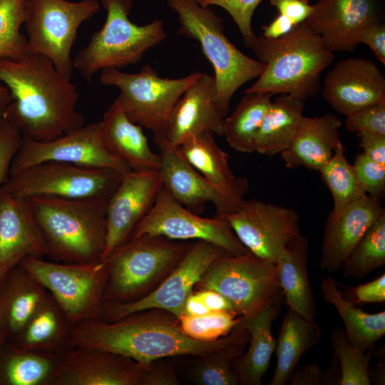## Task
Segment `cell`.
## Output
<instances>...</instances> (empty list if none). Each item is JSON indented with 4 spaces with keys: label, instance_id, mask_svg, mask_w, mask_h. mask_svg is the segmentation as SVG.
I'll list each match as a JSON object with an SVG mask.
<instances>
[{
    "label": "cell",
    "instance_id": "6da1fadb",
    "mask_svg": "<svg viewBox=\"0 0 385 385\" xmlns=\"http://www.w3.org/2000/svg\"><path fill=\"white\" fill-rule=\"evenodd\" d=\"M0 83L12 98L2 118L24 138L48 141L85 125L76 86L43 56L0 59Z\"/></svg>",
    "mask_w": 385,
    "mask_h": 385
},
{
    "label": "cell",
    "instance_id": "7a4b0ae2",
    "mask_svg": "<svg viewBox=\"0 0 385 385\" xmlns=\"http://www.w3.org/2000/svg\"><path fill=\"white\" fill-rule=\"evenodd\" d=\"M249 339L245 329H233L217 340L202 342L182 331L178 319L159 309L134 312L112 322L88 320L73 327V349L112 351L143 366L166 357L198 356Z\"/></svg>",
    "mask_w": 385,
    "mask_h": 385
},
{
    "label": "cell",
    "instance_id": "3957f363",
    "mask_svg": "<svg viewBox=\"0 0 385 385\" xmlns=\"http://www.w3.org/2000/svg\"><path fill=\"white\" fill-rule=\"evenodd\" d=\"M51 261H101L106 245L108 200L54 197L29 198Z\"/></svg>",
    "mask_w": 385,
    "mask_h": 385
},
{
    "label": "cell",
    "instance_id": "277c9868",
    "mask_svg": "<svg viewBox=\"0 0 385 385\" xmlns=\"http://www.w3.org/2000/svg\"><path fill=\"white\" fill-rule=\"evenodd\" d=\"M251 49L265 69L243 93L291 94L306 101L318 94L321 73L334 60L333 53L304 22L277 38L257 37Z\"/></svg>",
    "mask_w": 385,
    "mask_h": 385
},
{
    "label": "cell",
    "instance_id": "5b68a950",
    "mask_svg": "<svg viewBox=\"0 0 385 385\" xmlns=\"http://www.w3.org/2000/svg\"><path fill=\"white\" fill-rule=\"evenodd\" d=\"M178 16L177 33L196 40L213 67L218 106L226 117L235 92L265 71L262 62L250 58L227 37L222 19L197 0H165Z\"/></svg>",
    "mask_w": 385,
    "mask_h": 385
},
{
    "label": "cell",
    "instance_id": "8992f818",
    "mask_svg": "<svg viewBox=\"0 0 385 385\" xmlns=\"http://www.w3.org/2000/svg\"><path fill=\"white\" fill-rule=\"evenodd\" d=\"M190 245L163 236L144 235L118 246L104 260L107 268L104 302H130L147 295L174 269Z\"/></svg>",
    "mask_w": 385,
    "mask_h": 385
},
{
    "label": "cell",
    "instance_id": "52a82bcc",
    "mask_svg": "<svg viewBox=\"0 0 385 385\" xmlns=\"http://www.w3.org/2000/svg\"><path fill=\"white\" fill-rule=\"evenodd\" d=\"M100 3L106 11L104 24L73 58L74 69L89 83L103 69H120L140 61L148 49L166 38L160 19L144 25L130 20L133 0H101Z\"/></svg>",
    "mask_w": 385,
    "mask_h": 385
},
{
    "label": "cell",
    "instance_id": "ba28073f",
    "mask_svg": "<svg viewBox=\"0 0 385 385\" xmlns=\"http://www.w3.org/2000/svg\"><path fill=\"white\" fill-rule=\"evenodd\" d=\"M98 0H26L24 26L27 53L49 59L71 80V51L81 24L100 9Z\"/></svg>",
    "mask_w": 385,
    "mask_h": 385
},
{
    "label": "cell",
    "instance_id": "9c48e42d",
    "mask_svg": "<svg viewBox=\"0 0 385 385\" xmlns=\"http://www.w3.org/2000/svg\"><path fill=\"white\" fill-rule=\"evenodd\" d=\"M226 297L238 316L255 314L271 302L282 299L277 263L252 252L227 254L214 260L195 285Z\"/></svg>",
    "mask_w": 385,
    "mask_h": 385
},
{
    "label": "cell",
    "instance_id": "30bf717a",
    "mask_svg": "<svg viewBox=\"0 0 385 385\" xmlns=\"http://www.w3.org/2000/svg\"><path fill=\"white\" fill-rule=\"evenodd\" d=\"M200 75L194 72L179 78H162L150 65H144L135 73L103 69L99 81L119 89L117 98L130 120L150 130L153 136H163L173 106Z\"/></svg>",
    "mask_w": 385,
    "mask_h": 385
},
{
    "label": "cell",
    "instance_id": "8fae6325",
    "mask_svg": "<svg viewBox=\"0 0 385 385\" xmlns=\"http://www.w3.org/2000/svg\"><path fill=\"white\" fill-rule=\"evenodd\" d=\"M123 175L111 169L47 161L9 175L1 190L26 199L54 197L108 200Z\"/></svg>",
    "mask_w": 385,
    "mask_h": 385
},
{
    "label": "cell",
    "instance_id": "7c38bea8",
    "mask_svg": "<svg viewBox=\"0 0 385 385\" xmlns=\"http://www.w3.org/2000/svg\"><path fill=\"white\" fill-rule=\"evenodd\" d=\"M19 263L46 289L73 326L98 317L107 280L104 260L76 264L26 256Z\"/></svg>",
    "mask_w": 385,
    "mask_h": 385
},
{
    "label": "cell",
    "instance_id": "4fadbf2b",
    "mask_svg": "<svg viewBox=\"0 0 385 385\" xmlns=\"http://www.w3.org/2000/svg\"><path fill=\"white\" fill-rule=\"evenodd\" d=\"M227 254L217 245L197 240L190 244L178 264L152 292L130 302H104L98 319L112 322L134 312L159 309L179 319L184 314L187 298L208 266L216 258Z\"/></svg>",
    "mask_w": 385,
    "mask_h": 385
},
{
    "label": "cell",
    "instance_id": "5bb4252c",
    "mask_svg": "<svg viewBox=\"0 0 385 385\" xmlns=\"http://www.w3.org/2000/svg\"><path fill=\"white\" fill-rule=\"evenodd\" d=\"M144 235L163 236L174 240H203L217 245L233 255L250 252L224 217L216 215L211 218L203 217L192 212L177 202L163 186L154 204L135 227L129 239Z\"/></svg>",
    "mask_w": 385,
    "mask_h": 385
},
{
    "label": "cell",
    "instance_id": "9a60e30c",
    "mask_svg": "<svg viewBox=\"0 0 385 385\" xmlns=\"http://www.w3.org/2000/svg\"><path fill=\"white\" fill-rule=\"evenodd\" d=\"M47 161L111 169L122 175L131 171L105 148L101 137L100 121L84 125L48 141L22 138L11 163L9 175Z\"/></svg>",
    "mask_w": 385,
    "mask_h": 385
},
{
    "label": "cell",
    "instance_id": "2e32d148",
    "mask_svg": "<svg viewBox=\"0 0 385 385\" xmlns=\"http://www.w3.org/2000/svg\"><path fill=\"white\" fill-rule=\"evenodd\" d=\"M222 217L250 252L274 263L301 234L296 210L258 200H245Z\"/></svg>",
    "mask_w": 385,
    "mask_h": 385
},
{
    "label": "cell",
    "instance_id": "e0dca14e",
    "mask_svg": "<svg viewBox=\"0 0 385 385\" xmlns=\"http://www.w3.org/2000/svg\"><path fill=\"white\" fill-rule=\"evenodd\" d=\"M160 150L159 172L163 186L180 204L200 215L212 202L216 215L224 217L238 209L245 196L222 190L209 182L183 157L178 146L170 144L163 136H153Z\"/></svg>",
    "mask_w": 385,
    "mask_h": 385
},
{
    "label": "cell",
    "instance_id": "ac0fdd59",
    "mask_svg": "<svg viewBox=\"0 0 385 385\" xmlns=\"http://www.w3.org/2000/svg\"><path fill=\"white\" fill-rule=\"evenodd\" d=\"M163 187L159 170L130 171L109 198L106 207V245L101 260L126 242L145 216Z\"/></svg>",
    "mask_w": 385,
    "mask_h": 385
},
{
    "label": "cell",
    "instance_id": "d6986e66",
    "mask_svg": "<svg viewBox=\"0 0 385 385\" xmlns=\"http://www.w3.org/2000/svg\"><path fill=\"white\" fill-rule=\"evenodd\" d=\"M150 366L112 351L72 349L62 357L53 385H146Z\"/></svg>",
    "mask_w": 385,
    "mask_h": 385
},
{
    "label": "cell",
    "instance_id": "ffe728a7",
    "mask_svg": "<svg viewBox=\"0 0 385 385\" xmlns=\"http://www.w3.org/2000/svg\"><path fill=\"white\" fill-rule=\"evenodd\" d=\"M304 23L331 52L354 51L366 24L380 20L377 0H318Z\"/></svg>",
    "mask_w": 385,
    "mask_h": 385
},
{
    "label": "cell",
    "instance_id": "44dd1931",
    "mask_svg": "<svg viewBox=\"0 0 385 385\" xmlns=\"http://www.w3.org/2000/svg\"><path fill=\"white\" fill-rule=\"evenodd\" d=\"M322 96L342 115L385 101V78L378 66L363 58L339 61L327 73Z\"/></svg>",
    "mask_w": 385,
    "mask_h": 385
},
{
    "label": "cell",
    "instance_id": "7402d4cb",
    "mask_svg": "<svg viewBox=\"0 0 385 385\" xmlns=\"http://www.w3.org/2000/svg\"><path fill=\"white\" fill-rule=\"evenodd\" d=\"M225 118L217 103L214 76L200 73L173 106L163 137L178 146L204 133L223 136Z\"/></svg>",
    "mask_w": 385,
    "mask_h": 385
},
{
    "label": "cell",
    "instance_id": "603a6c76",
    "mask_svg": "<svg viewBox=\"0 0 385 385\" xmlns=\"http://www.w3.org/2000/svg\"><path fill=\"white\" fill-rule=\"evenodd\" d=\"M385 211L381 200L366 195L339 211H331L325 221L319 267L329 272L341 270L351 250Z\"/></svg>",
    "mask_w": 385,
    "mask_h": 385
},
{
    "label": "cell",
    "instance_id": "cb8c5ba5",
    "mask_svg": "<svg viewBox=\"0 0 385 385\" xmlns=\"http://www.w3.org/2000/svg\"><path fill=\"white\" fill-rule=\"evenodd\" d=\"M46 246L29 199L0 190V265L42 257Z\"/></svg>",
    "mask_w": 385,
    "mask_h": 385
},
{
    "label": "cell",
    "instance_id": "d4e9b609",
    "mask_svg": "<svg viewBox=\"0 0 385 385\" xmlns=\"http://www.w3.org/2000/svg\"><path fill=\"white\" fill-rule=\"evenodd\" d=\"M100 123L103 144L112 155L133 171L159 170V154L152 151L142 127L129 119L118 98Z\"/></svg>",
    "mask_w": 385,
    "mask_h": 385
},
{
    "label": "cell",
    "instance_id": "484cf974",
    "mask_svg": "<svg viewBox=\"0 0 385 385\" xmlns=\"http://www.w3.org/2000/svg\"><path fill=\"white\" fill-rule=\"evenodd\" d=\"M341 125V120L334 114L303 115L289 145L280 153L285 166L289 169L303 166L319 171L342 142Z\"/></svg>",
    "mask_w": 385,
    "mask_h": 385
},
{
    "label": "cell",
    "instance_id": "4316f807",
    "mask_svg": "<svg viewBox=\"0 0 385 385\" xmlns=\"http://www.w3.org/2000/svg\"><path fill=\"white\" fill-rule=\"evenodd\" d=\"M281 299L265 306L255 314L239 316L234 329H245L249 334V346L234 361V367L241 385H261L277 339L272 324L280 310Z\"/></svg>",
    "mask_w": 385,
    "mask_h": 385
},
{
    "label": "cell",
    "instance_id": "83f0119b",
    "mask_svg": "<svg viewBox=\"0 0 385 385\" xmlns=\"http://www.w3.org/2000/svg\"><path fill=\"white\" fill-rule=\"evenodd\" d=\"M73 327L62 308L48 294L19 334L8 342L18 349L63 356L73 349Z\"/></svg>",
    "mask_w": 385,
    "mask_h": 385
},
{
    "label": "cell",
    "instance_id": "f1b7e54d",
    "mask_svg": "<svg viewBox=\"0 0 385 385\" xmlns=\"http://www.w3.org/2000/svg\"><path fill=\"white\" fill-rule=\"evenodd\" d=\"M48 294L19 263L9 270L0 287V323L9 341L19 334Z\"/></svg>",
    "mask_w": 385,
    "mask_h": 385
},
{
    "label": "cell",
    "instance_id": "f546056e",
    "mask_svg": "<svg viewBox=\"0 0 385 385\" xmlns=\"http://www.w3.org/2000/svg\"><path fill=\"white\" fill-rule=\"evenodd\" d=\"M308 239L300 234L277 262V277L289 309L314 320L316 303L308 276Z\"/></svg>",
    "mask_w": 385,
    "mask_h": 385
},
{
    "label": "cell",
    "instance_id": "4dcf8cb0",
    "mask_svg": "<svg viewBox=\"0 0 385 385\" xmlns=\"http://www.w3.org/2000/svg\"><path fill=\"white\" fill-rule=\"evenodd\" d=\"M178 148L185 159L212 184L243 196L247 194V180L233 173L229 155L216 143L213 133L190 136Z\"/></svg>",
    "mask_w": 385,
    "mask_h": 385
},
{
    "label": "cell",
    "instance_id": "1f68e13d",
    "mask_svg": "<svg viewBox=\"0 0 385 385\" xmlns=\"http://www.w3.org/2000/svg\"><path fill=\"white\" fill-rule=\"evenodd\" d=\"M337 281L330 275L322 278L320 290L324 302L332 304L342 318L349 342L366 351L385 334V312L367 313L341 294Z\"/></svg>",
    "mask_w": 385,
    "mask_h": 385
},
{
    "label": "cell",
    "instance_id": "d6a6232c",
    "mask_svg": "<svg viewBox=\"0 0 385 385\" xmlns=\"http://www.w3.org/2000/svg\"><path fill=\"white\" fill-rule=\"evenodd\" d=\"M320 337L321 328L314 320L289 309L277 339V364L270 385L287 384L301 356L319 342Z\"/></svg>",
    "mask_w": 385,
    "mask_h": 385
},
{
    "label": "cell",
    "instance_id": "836d02e7",
    "mask_svg": "<svg viewBox=\"0 0 385 385\" xmlns=\"http://www.w3.org/2000/svg\"><path fill=\"white\" fill-rule=\"evenodd\" d=\"M304 101L291 94L272 101L257 133L255 152L273 156L288 147L304 115Z\"/></svg>",
    "mask_w": 385,
    "mask_h": 385
},
{
    "label": "cell",
    "instance_id": "e575fe53",
    "mask_svg": "<svg viewBox=\"0 0 385 385\" xmlns=\"http://www.w3.org/2000/svg\"><path fill=\"white\" fill-rule=\"evenodd\" d=\"M63 356L18 349L7 342L0 350V385H53Z\"/></svg>",
    "mask_w": 385,
    "mask_h": 385
},
{
    "label": "cell",
    "instance_id": "d590c367",
    "mask_svg": "<svg viewBox=\"0 0 385 385\" xmlns=\"http://www.w3.org/2000/svg\"><path fill=\"white\" fill-rule=\"evenodd\" d=\"M244 94L232 113L225 118L223 136L235 150L251 153L255 152L257 133L273 95L260 91Z\"/></svg>",
    "mask_w": 385,
    "mask_h": 385
},
{
    "label": "cell",
    "instance_id": "8d00e7d4",
    "mask_svg": "<svg viewBox=\"0 0 385 385\" xmlns=\"http://www.w3.org/2000/svg\"><path fill=\"white\" fill-rule=\"evenodd\" d=\"M248 339L209 354L193 356L188 366L190 380L198 385H237L239 378L234 367L235 359L244 352Z\"/></svg>",
    "mask_w": 385,
    "mask_h": 385
},
{
    "label": "cell",
    "instance_id": "74e56055",
    "mask_svg": "<svg viewBox=\"0 0 385 385\" xmlns=\"http://www.w3.org/2000/svg\"><path fill=\"white\" fill-rule=\"evenodd\" d=\"M384 265L385 211L351 250L341 270L345 277L360 279Z\"/></svg>",
    "mask_w": 385,
    "mask_h": 385
},
{
    "label": "cell",
    "instance_id": "f35d334b",
    "mask_svg": "<svg viewBox=\"0 0 385 385\" xmlns=\"http://www.w3.org/2000/svg\"><path fill=\"white\" fill-rule=\"evenodd\" d=\"M319 172L332 195V211H339L367 195L356 177L353 165L346 158L345 148L342 142L336 146L332 158Z\"/></svg>",
    "mask_w": 385,
    "mask_h": 385
},
{
    "label": "cell",
    "instance_id": "ab89813d",
    "mask_svg": "<svg viewBox=\"0 0 385 385\" xmlns=\"http://www.w3.org/2000/svg\"><path fill=\"white\" fill-rule=\"evenodd\" d=\"M331 342L339 365L337 385H370V361L374 348L361 351L349 342L339 327L332 331Z\"/></svg>",
    "mask_w": 385,
    "mask_h": 385
},
{
    "label": "cell",
    "instance_id": "60d3db41",
    "mask_svg": "<svg viewBox=\"0 0 385 385\" xmlns=\"http://www.w3.org/2000/svg\"><path fill=\"white\" fill-rule=\"evenodd\" d=\"M26 0H0V59H20L27 53L26 37L21 28Z\"/></svg>",
    "mask_w": 385,
    "mask_h": 385
},
{
    "label": "cell",
    "instance_id": "b9f144b4",
    "mask_svg": "<svg viewBox=\"0 0 385 385\" xmlns=\"http://www.w3.org/2000/svg\"><path fill=\"white\" fill-rule=\"evenodd\" d=\"M226 311H211L200 316L183 315L180 327L189 337L202 342L217 340L230 334L239 319Z\"/></svg>",
    "mask_w": 385,
    "mask_h": 385
},
{
    "label": "cell",
    "instance_id": "7bdbcfd3",
    "mask_svg": "<svg viewBox=\"0 0 385 385\" xmlns=\"http://www.w3.org/2000/svg\"><path fill=\"white\" fill-rule=\"evenodd\" d=\"M262 1L264 0H197L202 6H217L225 10L237 26L245 46L250 48L257 37L252 28V15Z\"/></svg>",
    "mask_w": 385,
    "mask_h": 385
},
{
    "label": "cell",
    "instance_id": "ee69618b",
    "mask_svg": "<svg viewBox=\"0 0 385 385\" xmlns=\"http://www.w3.org/2000/svg\"><path fill=\"white\" fill-rule=\"evenodd\" d=\"M352 165L366 194L383 199L385 195V166L375 162L364 153L356 157Z\"/></svg>",
    "mask_w": 385,
    "mask_h": 385
},
{
    "label": "cell",
    "instance_id": "f6af8a7d",
    "mask_svg": "<svg viewBox=\"0 0 385 385\" xmlns=\"http://www.w3.org/2000/svg\"><path fill=\"white\" fill-rule=\"evenodd\" d=\"M346 130L385 135V101L361 108L346 115Z\"/></svg>",
    "mask_w": 385,
    "mask_h": 385
},
{
    "label": "cell",
    "instance_id": "bcb514c9",
    "mask_svg": "<svg viewBox=\"0 0 385 385\" xmlns=\"http://www.w3.org/2000/svg\"><path fill=\"white\" fill-rule=\"evenodd\" d=\"M21 139L20 131L4 120L0 125V190L9 176L11 163Z\"/></svg>",
    "mask_w": 385,
    "mask_h": 385
},
{
    "label": "cell",
    "instance_id": "7dc6e473",
    "mask_svg": "<svg viewBox=\"0 0 385 385\" xmlns=\"http://www.w3.org/2000/svg\"><path fill=\"white\" fill-rule=\"evenodd\" d=\"M342 286V284H340ZM339 289L344 298L355 304L382 303L385 302V274L356 287Z\"/></svg>",
    "mask_w": 385,
    "mask_h": 385
},
{
    "label": "cell",
    "instance_id": "c3c4849f",
    "mask_svg": "<svg viewBox=\"0 0 385 385\" xmlns=\"http://www.w3.org/2000/svg\"><path fill=\"white\" fill-rule=\"evenodd\" d=\"M334 366L324 371L317 364H308L294 371L289 381L290 385L337 384L338 377L333 371Z\"/></svg>",
    "mask_w": 385,
    "mask_h": 385
},
{
    "label": "cell",
    "instance_id": "681fc988",
    "mask_svg": "<svg viewBox=\"0 0 385 385\" xmlns=\"http://www.w3.org/2000/svg\"><path fill=\"white\" fill-rule=\"evenodd\" d=\"M356 41L367 45L380 62L385 65V26L380 20L364 26L357 35Z\"/></svg>",
    "mask_w": 385,
    "mask_h": 385
},
{
    "label": "cell",
    "instance_id": "f907efd6",
    "mask_svg": "<svg viewBox=\"0 0 385 385\" xmlns=\"http://www.w3.org/2000/svg\"><path fill=\"white\" fill-rule=\"evenodd\" d=\"M281 14L294 25L303 23L311 14L313 6L308 0H270Z\"/></svg>",
    "mask_w": 385,
    "mask_h": 385
},
{
    "label": "cell",
    "instance_id": "816d5d0a",
    "mask_svg": "<svg viewBox=\"0 0 385 385\" xmlns=\"http://www.w3.org/2000/svg\"><path fill=\"white\" fill-rule=\"evenodd\" d=\"M363 153L375 162L385 166V135L371 132L356 133Z\"/></svg>",
    "mask_w": 385,
    "mask_h": 385
},
{
    "label": "cell",
    "instance_id": "f5cc1de1",
    "mask_svg": "<svg viewBox=\"0 0 385 385\" xmlns=\"http://www.w3.org/2000/svg\"><path fill=\"white\" fill-rule=\"evenodd\" d=\"M196 292L210 311H226L237 315L231 302L220 293L212 289H200Z\"/></svg>",
    "mask_w": 385,
    "mask_h": 385
},
{
    "label": "cell",
    "instance_id": "db71d44e",
    "mask_svg": "<svg viewBox=\"0 0 385 385\" xmlns=\"http://www.w3.org/2000/svg\"><path fill=\"white\" fill-rule=\"evenodd\" d=\"M294 26L287 18L278 14L270 24L262 26V35L270 38H277L291 31Z\"/></svg>",
    "mask_w": 385,
    "mask_h": 385
},
{
    "label": "cell",
    "instance_id": "11a10c76",
    "mask_svg": "<svg viewBox=\"0 0 385 385\" xmlns=\"http://www.w3.org/2000/svg\"><path fill=\"white\" fill-rule=\"evenodd\" d=\"M211 312L204 304L197 292L192 293L186 299L183 315L200 316Z\"/></svg>",
    "mask_w": 385,
    "mask_h": 385
},
{
    "label": "cell",
    "instance_id": "9f6ffc18",
    "mask_svg": "<svg viewBox=\"0 0 385 385\" xmlns=\"http://www.w3.org/2000/svg\"><path fill=\"white\" fill-rule=\"evenodd\" d=\"M384 363L382 361L377 364L373 369L369 371V378L371 383L375 384H384Z\"/></svg>",
    "mask_w": 385,
    "mask_h": 385
},
{
    "label": "cell",
    "instance_id": "6f0895ef",
    "mask_svg": "<svg viewBox=\"0 0 385 385\" xmlns=\"http://www.w3.org/2000/svg\"><path fill=\"white\" fill-rule=\"evenodd\" d=\"M11 101L12 98L9 90L0 83V117L2 118L3 113Z\"/></svg>",
    "mask_w": 385,
    "mask_h": 385
},
{
    "label": "cell",
    "instance_id": "680465c9",
    "mask_svg": "<svg viewBox=\"0 0 385 385\" xmlns=\"http://www.w3.org/2000/svg\"><path fill=\"white\" fill-rule=\"evenodd\" d=\"M18 263H7L0 265V287L9 270Z\"/></svg>",
    "mask_w": 385,
    "mask_h": 385
},
{
    "label": "cell",
    "instance_id": "91938a15",
    "mask_svg": "<svg viewBox=\"0 0 385 385\" xmlns=\"http://www.w3.org/2000/svg\"><path fill=\"white\" fill-rule=\"evenodd\" d=\"M7 334L0 323V350L8 342Z\"/></svg>",
    "mask_w": 385,
    "mask_h": 385
},
{
    "label": "cell",
    "instance_id": "94428289",
    "mask_svg": "<svg viewBox=\"0 0 385 385\" xmlns=\"http://www.w3.org/2000/svg\"><path fill=\"white\" fill-rule=\"evenodd\" d=\"M3 121H4L3 118L1 117H0V125H1Z\"/></svg>",
    "mask_w": 385,
    "mask_h": 385
}]
</instances>
